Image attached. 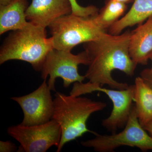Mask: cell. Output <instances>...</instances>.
<instances>
[{
    "label": "cell",
    "mask_w": 152,
    "mask_h": 152,
    "mask_svg": "<svg viewBox=\"0 0 152 152\" xmlns=\"http://www.w3.org/2000/svg\"><path fill=\"white\" fill-rule=\"evenodd\" d=\"M8 134L20 144L18 152H45L56 146L58 148L61 138V129L53 119L41 124L9 127Z\"/></svg>",
    "instance_id": "8"
},
{
    "label": "cell",
    "mask_w": 152,
    "mask_h": 152,
    "mask_svg": "<svg viewBox=\"0 0 152 152\" xmlns=\"http://www.w3.org/2000/svg\"><path fill=\"white\" fill-rule=\"evenodd\" d=\"M13 0H0V5H4L10 3Z\"/></svg>",
    "instance_id": "20"
},
{
    "label": "cell",
    "mask_w": 152,
    "mask_h": 152,
    "mask_svg": "<svg viewBox=\"0 0 152 152\" xmlns=\"http://www.w3.org/2000/svg\"><path fill=\"white\" fill-rule=\"evenodd\" d=\"M132 31L128 30L121 34L105 32L97 39L84 43L88 60V69L85 76L89 82L111 88L123 90L129 86L114 80L112 73L118 70L127 76L132 77L137 64L133 61L129 53Z\"/></svg>",
    "instance_id": "1"
},
{
    "label": "cell",
    "mask_w": 152,
    "mask_h": 152,
    "mask_svg": "<svg viewBox=\"0 0 152 152\" xmlns=\"http://www.w3.org/2000/svg\"><path fill=\"white\" fill-rule=\"evenodd\" d=\"M134 90V85L125 89H109L89 82L86 83L76 82L74 83L70 95L79 96L95 91L105 94L113 103V109L110 115L103 120L102 125L114 134L118 129L125 127L127 122L133 106Z\"/></svg>",
    "instance_id": "7"
},
{
    "label": "cell",
    "mask_w": 152,
    "mask_h": 152,
    "mask_svg": "<svg viewBox=\"0 0 152 152\" xmlns=\"http://www.w3.org/2000/svg\"><path fill=\"white\" fill-rule=\"evenodd\" d=\"M46 80L33 92L21 96L13 97L21 108L24 118L20 124L25 126L45 124L52 119L54 101Z\"/></svg>",
    "instance_id": "9"
},
{
    "label": "cell",
    "mask_w": 152,
    "mask_h": 152,
    "mask_svg": "<svg viewBox=\"0 0 152 152\" xmlns=\"http://www.w3.org/2000/svg\"><path fill=\"white\" fill-rule=\"evenodd\" d=\"M93 17L86 18L71 14L52 23L48 27L53 48L71 51L80 44L99 39L106 30L96 23Z\"/></svg>",
    "instance_id": "4"
},
{
    "label": "cell",
    "mask_w": 152,
    "mask_h": 152,
    "mask_svg": "<svg viewBox=\"0 0 152 152\" xmlns=\"http://www.w3.org/2000/svg\"><path fill=\"white\" fill-rule=\"evenodd\" d=\"M72 7V14L78 16L91 17L95 16L99 12V9L94 6L82 7L78 4L77 0H69Z\"/></svg>",
    "instance_id": "16"
},
{
    "label": "cell",
    "mask_w": 152,
    "mask_h": 152,
    "mask_svg": "<svg viewBox=\"0 0 152 152\" xmlns=\"http://www.w3.org/2000/svg\"><path fill=\"white\" fill-rule=\"evenodd\" d=\"M124 127L117 134L100 135L96 133L94 138L82 142L81 144L98 152H113L124 146L138 148L143 152L152 151V137L140 124L134 105Z\"/></svg>",
    "instance_id": "5"
},
{
    "label": "cell",
    "mask_w": 152,
    "mask_h": 152,
    "mask_svg": "<svg viewBox=\"0 0 152 152\" xmlns=\"http://www.w3.org/2000/svg\"><path fill=\"white\" fill-rule=\"evenodd\" d=\"M72 13L69 0H32L26 15L28 21L46 28L57 19Z\"/></svg>",
    "instance_id": "10"
},
{
    "label": "cell",
    "mask_w": 152,
    "mask_h": 152,
    "mask_svg": "<svg viewBox=\"0 0 152 152\" xmlns=\"http://www.w3.org/2000/svg\"><path fill=\"white\" fill-rule=\"evenodd\" d=\"M17 147L15 144L10 141H0V152H12L17 151Z\"/></svg>",
    "instance_id": "18"
},
{
    "label": "cell",
    "mask_w": 152,
    "mask_h": 152,
    "mask_svg": "<svg viewBox=\"0 0 152 152\" xmlns=\"http://www.w3.org/2000/svg\"><path fill=\"white\" fill-rule=\"evenodd\" d=\"M152 62V66L149 69H146L142 71L140 77L143 79L145 83L152 88V54L150 58Z\"/></svg>",
    "instance_id": "17"
},
{
    "label": "cell",
    "mask_w": 152,
    "mask_h": 152,
    "mask_svg": "<svg viewBox=\"0 0 152 152\" xmlns=\"http://www.w3.org/2000/svg\"><path fill=\"white\" fill-rule=\"evenodd\" d=\"M151 16L152 0H134L129 11L109 28V32L112 35L120 34L126 28L140 25Z\"/></svg>",
    "instance_id": "13"
},
{
    "label": "cell",
    "mask_w": 152,
    "mask_h": 152,
    "mask_svg": "<svg viewBox=\"0 0 152 152\" xmlns=\"http://www.w3.org/2000/svg\"><path fill=\"white\" fill-rule=\"evenodd\" d=\"M53 49L52 39L47 38L46 28L29 22L26 27L12 31L6 38L0 50V64L20 60L41 72L47 55Z\"/></svg>",
    "instance_id": "3"
},
{
    "label": "cell",
    "mask_w": 152,
    "mask_h": 152,
    "mask_svg": "<svg viewBox=\"0 0 152 152\" xmlns=\"http://www.w3.org/2000/svg\"><path fill=\"white\" fill-rule=\"evenodd\" d=\"M80 64H88V56L85 50L74 55L71 51L53 49L47 55L42 66V78L45 80L48 76L50 77L48 85L53 91H56L55 83L58 77L62 79L65 88H68L76 82L83 83L86 78L79 73L78 67Z\"/></svg>",
    "instance_id": "6"
},
{
    "label": "cell",
    "mask_w": 152,
    "mask_h": 152,
    "mask_svg": "<svg viewBox=\"0 0 152 152\" xmlns=\"http://www.w3.org/2000/svg\"><path fill=\"white\" fill-rule=\"evenodd\" d=\"M143 127L152 137V121L145 125Z\"/></svg>",
    "instance_id": "19"
},
{
    "label": "cell",
    "mask_w": 152,
    "mask_h": 152,
    "mask_svg": "<svg viewBox=\"0 0 152 152\" xmlns=\"http://www.w3.org/2000/svg\"><path fill=\"white\" fill-rule=\"evenodd\" d=\"M116 1H119L120 2H122L124 3V4H127L128 3L132 2L133 1H134V0H116Z\"/></svg>",
    "instance_id": "21"
},
{
    "label": "cell",
    "mask_w": 152,
    "mask_h": 152,
    "mask_svg": "<svg viewBox=\"0 0 152 152\" xmlns=\"http://www.w3.org/2000/svg\"><path fill=\"white\" fill-rule=\"evenodd\" d=\"M134 101L140 124L143 127L152 121V88L140 77L135 80Z\"/></svg>",
    "instance_id": "14"
},
{
    "label": "cell",
    "mask_w": 152,
    "mask_h": 152,
    "mask_svg": "<svg viewBox=\"0 0 152 152\" xmlns=\"http://www.w3.org/2000/svg\"><path fill=\"white\" fill-rule=\"evenodd\" d=\"M126 9V4L116 0H106L104 5L93 18L101 28L106 30L119 20Z\"/></svg>",
    "instance_id": "15"
},
{
    "label": "cell",
    "mask_w": 152,
    "mask_h": 152,
    "mask_svg": "<svg viewBox=\"0 0 152 152\" xmlns=\"http://www.w3.org/2000/svg\"><path fill=\"white\" fill-rule=\"evenodd\" d=\"M129 53L137 64L146 65L152 54V16L132 31Z\"/></svg>",
    "instance_id": "11"
},
{
    "label": "cell",
    "mask_w": 152,
    "mask_h": 152,
    "mask_svg": "<svg viewBox=\"0 0 152 152\" xmlns=\"http://www.w3.org/2000/svg\"><path fill=\"white\" fill-rule=\"evenodd\" d=\"M28 0H13L4 5H0V35L9 31L26 27L29 22L26 12L28 7Z\"/></svg>",
    "instance_id": "12"
},
{
    "label": "cell",
    "mask_w": 152,
    "mask_h": 152,
    "mask_svg": "<svg viewBox=\"0 0 152 152\" xmlns=\"http://www.w3.org/2000/svg\"><path fill=\"white\" fill-rule=\"evenodd\" d=\"M54 99V111L52 119L61 129V142L57 152L61 151L65 144L81 137L85 133H96L87 127V121L91 115L105 108L107 104L91 99L65 95L57 92Z\"/></svg>",
    "instance_id": "2"
}]
</instances>
